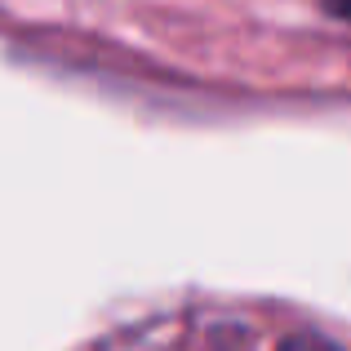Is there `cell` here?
Listing matches in <instances>:
<instances>
[{
  "label": "cell",
  "instance_id": "obj_1",
  "mask_svg": "<svg viewBox=\"0 0 351 351\" xmlns=\"http://www.w3.org/2000/svg\"><path fill=\"white\" fill-rule=\"evenodd\" d=\"M280 351H343L338 343H329V338H320V334H293V338H285Z\"/></svg>",
  "mask_w": 351,
  "mask_h": 351
},
{
  "label": "cell",
  "instance_id": "obj_2",
  "mask_svg": "<svg viewBox=\"0 0 351 351\" xmlns=\"http://www.w3.org/2000/svg\"><path fill=\"white\" fill-rule=\"evenodd\" d=\"M325 9H329V14H338V18H347V23H351V0H325Z\"/></svg>",
  "mask_w": 351,
  "mask_h": 351
}]
</instances>
